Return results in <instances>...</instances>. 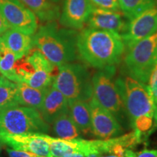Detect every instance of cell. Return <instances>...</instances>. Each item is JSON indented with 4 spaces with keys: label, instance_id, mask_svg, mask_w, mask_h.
<instances>
[{
    "label": "cell",
    "instance_id": "cell-1",
    "mask_svg": "<svg viewBox=\"0 0 157 157\" xmlns=\"http://www.w3.org/2000/svg\"><path fill=\"white\" fill-rule=\"evenodd\" d=\"M76 48L84 62L102 69L120 62L125 45L119 33L88 27L78 34Z\"/></svg>",
    "mask_w": 157,
    "mask_h": 157
},
{
    "label": "cell",
    "instance_id": "cell-2",
    "mask_svg": "<svg viewBox=\"0 0 157 157\" xmlns=\"http://www.w3.org/2000/svg\"><path fill=\"white\" fill-rule=\"evenodd\" d=\"M77 35L74 29L59 28L54 21L48 22L39 27L33 35L34 45L58 67L77 58Z\"/></svg>",
    "mask_w": 157,
    "mask_h": 157
},
{
    "label": "cell",
    "instance_id": "cell-3",
    "mask_svg": "<svg viewBox=\"0 0 157 157\" xmlns=\"http://www.w3.org/2000/svg\"><path fill=\"white\" fill-rule=\"evenodd\" d=\"M115 84L122 100L131 127L135 119L141 116L154 117L157 124V108L147 84L129 75L119 76L115 79Z\"/></svg>",
    "mask_w": 157,
    "mask_h": 157
},
{
    "label": "cell",
    "instance_id": "cell-4",
    "mask_svg": "<svg viewBox=\"0 0 157 157\" xmlns=\"http://www.w3.org/2000/svg\"><path fill=\"white\" fill-rule=\"evenodd\" d=\"M50 130L38 110L10 105L0 108V138L29 133H44Z\"/></svg>",
    "mask_w": 157,
    "mask_h": 157
},
{
    "label": "cell",
    "instance_id": "cell-5",
    "mask_svg": "<svg viewBox=\"0 0 157 157\" xmlns=\"http://www.w3.org/2000/svg\"><path fill=\"white\" fill-rule=\"evenodd\" d=\"M68 101L88 102L93 98L92 78L87 68L76 63H68L58 66L52 84Z\"/></svg>",
    "mask_w": 157,
    "mask_h": 157
},
{
    "label": "cell",
    "instance_id": "cell-6",
    "mask_svg": "<svg viewBox=\"0 0 157 157\" xmlns=\"http://www.w3.org/2000/svg\"><path fill=\"white\" fill-rule=\"evenodd\" d=\"M115 73V66H110L99 69L94 74L92 77L93 97L100 105L112 113L119 123L126 124L129 118L113 79Z\"/></svg>",
    "mask_w": 157,
    "mask_h": 157
},
{
    "label": "cell",
    "instance_id": "cell-7",
    "mask_svg": "<svg viewBox=\"0 0 157 157\" xmlns=\"http://www.w3.org/2000/svg\"><path fill=\"white\" fill-rule=\"evenodd\" d=\"M157 61V31L127 50L124 64L127 75L147 84Z\"/></svg>",
    "mask_w": 157,
    "mask_h": 157
},
{
    "label": "cell",
    "instance_id": "cell-8",
    "mask_svg": "<svg viewBox=\"0 0 157 157\" xmlns=\"http://www.w3.org/2000/svg\"><path fill=\"white\" fill-rule=\"evenodd\" d=\"M0 13L12 29L34 35L38 29L36 15L19 0H0Z\"/></svg>",
    "mask_w": 157,
    "mask_h": 157
},
{
    "label": "cell",
    "instance_id": "cell-9",
    "mask_svg": "<svg viewBox=\"0 0 157 157\" xmlns=\"http://www.w3.org/2000/svg\"><path fill=\"white\" fill-rule=\"evenodd\" d=\"M157 31V2L129 20L126 29L121 34L127 50L137 42Z\"/></svg>",
    "mask_w": 157,
    "mask_h": 157
},
{
    "label": "cell",
    "instance_id": "cell-10",
    "mask_svg": "<svg viewBox=\"0 0 157 157\" xmlns=\"http://www.w3.org/2000/svg\"><path fill=\"white\" fill-rule=\"evenodd\" d=\"M91 116L92 133L101 140L122 134L124 129L116 117L98 103L93 97L88 101Z\"/></svg>",
    "mask_w": 157,
    "mask_h": 157
},
{
    "label": "cell",
    "instance_id": "cell-11",
    "mask_svg": "<svg viewBox=\"0 0 157 157\" xmlns=\"http://www.w3.org/2000/svg\"><path fill=\"white\" fill-rule=\"evenodd\" d=\"M93 7L90 0H64L60 23L68 29H81L87 22Z\"/></svg>",
    "mask_w": 157,
    "mask_h": 157
},
{
    "label": "cell",
    "instance_id": "cell-12",
    "mask_svg": "<svg viewBox=\"0 0 157 157\" xmlns=\"http://www.w3.org/2000/svg\"><path fill=\"white\" fill-rule=\"evenodd\" d=\"M0 142L15 150L25 151L38 156L52 157L44 133H29L0 138Z\"/></svg>",
    "mask_w": 157,
    "mask_h": 157
},
{
    "label": "cell",
    "instance_id": "cell-13",
    "mask_svg": "<svg viewBox=\"0 0 157 157\" xmlns=\"http://www.w3.org/2000/svg\"><path fill=\"white\" fill-rule=\"evenodd\" d=\"M123 15L119 11L95 6L92 10L87 23L89 28L115 31L121 34L126 29L127 25L123 18Z\"/></svg>",
    "mask_w": 157,
    "mask_h": 157
},
{
    "label": "cell",
    "instance_id": "cell-14",
    "mask_svg": "<svg viewBox=\"0 0 157 157\" xmlns=\"http://www.w3.org/2000/svg\"><path fill=\"white\" fill-rule=\"evenodd\" d=\"M39 111L47 123L52 124L59 116L69 111L68 101L57 88L51 85L47 90Z\"/></svg>",
    "mask_w": 157,
    "mask_h": 157
},
{
    "label": "cell",
    "instance_id": "cell-15",
    "mask_svg": "<svg viewBox=\"0 0 157 157\" xmlns=\"http://www.w3.org/2000/svg\"><path fill=\"white\" fill-rule=\"evenodd\" d=\"M0 41L15 55L17 60L25 57L34 48L33 35L10 29L0 36Z\"/></svg>",
    "mask_w": 157,
    "mask_h": 157
},
{
    "label": "cell",
    "instance_id": "cell-16",
    "mask_svg": "<svg viewBox=\"0 0 157 157\" xmlns=\"http://www.w3.org/2000/svg\"><path fill=\"white\" fill-rule=\"evenodd\" d=\"M43 22H53L60 15L61 0H19Z\"/></svg>",
    "mask_w": 157,
    "mask_h": 157
},
{
    "label": "cell",
    "instance_id": "cell-17",
    "mask_svg": "<svg viewBox=\"0 0 157 157\" xmlns=\"http://www.w3.org/2000/svg\"><path fill=\"white\" fill-rule=\"evenodd\" d=\"M68 111L71 119L80 132L88 135L92 132L91 116L89 104L82 101H68Z\"/></svg>",
    "mask_w": 157,
    "mask_h": 157
},
{
    "label": "cell",
    "instance_id": "cell-18",
    "mask_svg": "<svg viewBox=\"0 0 157 157\" xmlns=\"http://www.w3.org/2000/svg\"><path fill=\"white\" fill-rule=\"evenodd\" d=\"M17 84V103L23 106L34 108L39 111L48 89H36L23 82Z\"/></svg>",
    "mask_w": 157,
    "mask_h": 157
},
{
    "label": "cell",
    "instance_id": "cell-19",
    "mask_svg": "<svg viewBox=\"0 0 157 157\" xmlns=\"http://www.w3.org/2000/svg\"><path fill=\"white\" fill-rule=\"evenodd\" d=\"M52 124L54 132L59 138L65 140L79 138L81 132L71 117L69 111L59 116Z\"/></svg>",
    "mask_w": 157,
    "mask_h": 157
},
{
    "label": "cell",
    "instance_id": "cell-20",
    "mask_svg": "<svg viewBox=\"0 0 157 157\" xmlns=\"http://www.w3.org/2000/svg\"><path fill=\"white\" fill-rule=\"evenodd\" d=\"M0 51L2 52L0 59V73L10 81L19 83V79L14 70V65L17 60L15 55L7 48L0 41Z\"/></svg>",
    "mask_w": 157,
    "mask_h": 157
},
{
    "label": "cell",
    "instance_id": "cell-21",
    "mask_svg": "<svg viewBox=\"0 0 157 157\" xmlns=\"http://www.w3.org/2000/svg\"><path fill=\"white\" fill-rule=\"evenodd\" d=\"M17 84L7 79L4 76H0V108L10 105H18L17 95Z\"/></svg>",
    "mask_w": 157,
    "mask_h": 157
},
{
    "label": "cell",
    "instance_id": "cell-22",
    "mask_svg": "<svg viewBox=\"0 0 157 157\" xmlns=\"http://www.w3.org/2000/svg\"><path fill=\"white\" fill-rule=\"evenodd\" d=\"M118 2L123 15L131 20L154 5L156 0H118Z\"/></svg>",
    "mask_w": 157,
    "mask_h": 157
},
{
    "label": "cell",
    "instance_id": "cell-23",
    "mask_svg": "<svg viewBox=\"0 0 157 157\" xmlns=\"http://www.w3.org/2000/svg\"><path fill=\"white\" fill-rule=\"evenodd\" d=\"M154 118L148 116H141L136 118L133 121L132 127L134 129L140 132L141 134L147 133L152 129L154 125Z\"/></svg>",
    "mask_w": 157,
    "mask_h": 157
},
{
    "label": "cell",
    "instance_id": "cell-24",
    "mask_svg": "<svg viewBox=\"0 0 157 157\" xmlns=\"http://www.w3.org/2000/svg\"><path fill=\"white\" fill-rule=\"evenodd\" d=\"M147 85L150 90L155 105L157 108V61L152 68Z\"/></svg>",
    "mask_w": 157,
    "mask_h": 157
},
{
    "label": "cell",
    "instance_id": "cell-25",
    "mask_svg": "<svg viewBox=\"0 0 157 157\" xmlns=\"http://www.w3.org/2000/svg\"><path fill=\"white\" fill-rule=\"evenodd\" d=\"M95 7L119 11L120 10L118 0H90Z\"/></svg>",
    "mask_w": 157,
    "mask_h": 157
},
{
    "label": "cell",
    "instance_id": "cell-26",
    "mask_svg": "<svg viewBox=\"0 0 157 157\" xmlns=\"http://www.w3.org/2000/svg\"><path fill=\"white\" fill-rule=\"evenodd\" d=\"M125 157H157V150L144 149L139 152H134L130 149H125Z\"/></svg>",
    "mask_w": 157,
    "mask_h": 157
},
{
    "label": "cell",
    "instance_id": "cell-27",
    "mask_svg": "<svg viewBox=\"0 0 157 157\" xmlns=\"http://www.w3.org/2000/svg\"><path fill=\"white\" fill-rule=\"evenodd\" d=\"M7 154L10 157H34L36 154L33 153L25 151H19L15 150V149H7Z\"/></svg>",
    "mask_w": 157,
    "mask_h": 157
},
{
    "label": "cell",
    "instance_id": "cell-28",
    "mask_svg": "<svg viewBox=\"0 0 157 157\" xmlns=\"http://www.w3.org/2000/svg\"><path fill=\"white\" fill-rule=\"evenodd\" d=\"M10 29V28L8 24H7L5 18L0 13V36L2 35L4 33L6 32Z\"/></svg>",
    "mask_w": 157,
    "mask_h": 157
},
{
    "label": "cell",
    "instance_id": "cell-29",
    "mask_svg": "<svg viewBox=\"0 0 157 157\" xmlns=\"http://www.w3.org/2000/svg\"><path fill=\"white\" fill-rule=\"evenodd\" d=\"M63 157H86V156L81 153H70L64 155Z\"/></svg>",
    "mask_w": 157,
    "mask_h": 157
},
{
    "label": "cell",
    "instance_id": "cell-30",
    "mask_svg": "<svg viewBox=\"0 0 157 157\" xmlns=\"http://www.w3.org/2000/svg\"><path fill=\"white\" fill-rule=\"evenodd\" d=\"M100 157H125L124 155H118L113 154V153H105L102 154Z\"/></svg>",
    "mask_w": 157,
    "mask_h": 157
},
{
    "label": "cell",
    "instance_id": "cell-31",
    "mask_svg": "<svg viewBox=\"0 0 157 157\" xmlns=\"http://www.w3.org/2000/svg\"><path fill=\"white\" fill-rule=\"evenodd\" d=\"M102 154L101 153H92V154H88L86 157H100Z\"/></svg>",
    "mask_w": 157,
    "mask_h": 157
},
{
    "label": "cell",
    "instance_id": "cell-32",
    "mask_svg": "<svg viewBox=\"0 0 157 157\" xmlns=\"http://www.w3.org/2000/svg\"><path fill=\"white\" fill-rule=\"evenodd\" d=\"M1 151H2V144H1V142H0V153H1Z\"/></svg>",
    "mask_w": 157,
    "mask_h": 157
},
{
    "label": "cell",
    "instance_id": "cell-33",
    "mask_svg": "<svg viewBox=\"0 0 157 157\" xmlns=\"http://www.w3.org/2000/svg\"><path fill=\"white\" fill-rule=\"evenodd\" d=\"M1 56H2V52L1 51H0V59H1Z\"/></svg>",
    "mask_w": 157,
    "mask_h": 157
}]
</instances>
